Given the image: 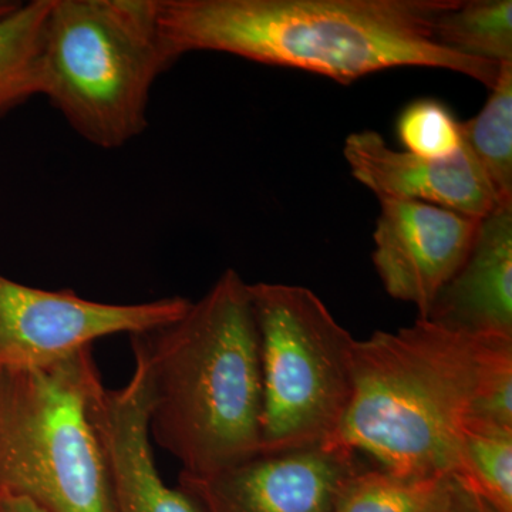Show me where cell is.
Instances as JSON below:
<instances>
[{
  "mask_svg": "<svg viewBox=\"0 0 512 512\" xmlns=\"http://www.w3.org/2000/svg\"><path fill=\"white\" fill-rule=\"evenodd\" d=\"M451 0H158L175 55L228 53L350 84L396 67L456 72L493 89L501 66L436 42Z\"/></svg>",
  "mask_w": 512,
  "mask_h": 512,
  "instance_id": "cell-1",
  "label": "cell"
},
{
  "mask_svg": "<svg viewBox=\"0 0 512 512\" xmlns=\"http://www.w3.org/2000/svg\"><path fill=\"white\" fill-rule=\"evenodd\" d=\"M512 338H485L417 318L356 340L353 392L329 446L413 477L453 476L460 431L476 417Z\"/></svg>",
  "mask_w": 512,
  "mask_h": 512,
  "instance_id": "cell-2",
  "label": "cell"
},
{
  "mask_svg": "<svg viewBox=\"0 0 512 512\" xmlns=\"http://www.w3.org/2000/svg\"><path fill=\"white\" fill-rule=\"evenodd\" d=\"M130 338L146 370L151 436L181 473L210 476L261 453L258 329L235 269L180 318Z\"/></svg>",
  "mask_w": 512,
  "mask_h": 512,
  "instance_id": "cell-3",
  "label": "cell"
},
{
  "mask_svg": "<svg viewBox=\"0 0 512 512\" xmlns=\"http://www.w3.org/2000/svg\"><path fill=\"white\" fill-rule=\"evenodd\" d=\"M178 59L158 0H52L40 96L87 143L116 150L146 131L154 84Z\"/></svg>",
  "mask_w": 512,
  "mask_h": 512,
  "instance_id": "cell-4",
  "label": "cell"
},
{
  "mask_svg": "<svg viewBox=\"0 0 512 512\" xmlns=\"http://www.w3.org/2000/svg\"><path fill=\"white\" fill-rule=\"evenodd\" d=\"M92 348L40 367H0V497L45 512H114L93 403Z\"/></svg>",
  "mask_w": 512,
  "mask_h": 512,
  "instance_id": "cell-5",
  "label": "cell"
},
{
  "mask_svg": "<svg viewBox=\"0 0 512 512\" xmlns=\"http://www.w3.org/2000/svg\"><path fill=\"white\" fill-rule=\"evenodd\" d=\"M259 340L261 453L329 443L353 392L356 339L311 289L249 284Z\"/></svg>",
  "mask_w": 512,
  "mask_h": 512,
  "instance_id": "cell-6",
  "label": "cell"
},
{
  "mask_svg": "<svg viewBox=\"0 0 512 512\" xmlns=\"http://www.w3.org/2000/svg\"><path fill=\"white\" fill-rule=\"evenodd\" d=\"M191 301L173 296L104 303L46 291L0 275V367H40L92 348L96 340L148 332L180 318Z\"/></svg>",
  "mask_w": 512,
  "mask_h": 512,
  "instance_id": "cell-7",
  "label": "cell"
},
{
  "mask_svg": "<svg viewBox=\"0 0 512 512\" xmlns=\"http://www.w3.org/2000/svg\"><path fill=\"white\" fill-rule=\"evenodd\" d=\"M346 448L320 444L259 453L210 476L180 474V485L201 512H336L343 485L362 470Z\"/></svg>",
  "mask_w": 512,
  "mask_h": 512,
  "instance_id": "cell-8",
  "label": "cell"
},
{
  "mask_svg": "<svg viewBox=\"0 0 512 512\" xmlns=\"http://www.w3.org/2000/svg\"><path fill=\"white\" fill-rule=\"evenodd\" d=\"M379 202L372 256L377 275L392 298L426 319L470 252L480 220L424 202Z\"/></svg>",
  "mask_w": 512,
  "mask_h": 512,
  "instance_id": "cell-9",
  "label": "cell"
},
{
  "mask_svg": "<svg viewBox=\"0 0 512 512\" xmlns=\"http://www.w3.org/2000/svg\"><path fill=\"white\" fill-rule=\"evenodd\" d=\"M343 156L355 180L379 201L424 202L477 220L501 205L464 144L454 156L426 158L394 150L379 133L366 130L346 138Z\"/></svg>",
  "mask_w": 512,
  "mask_h": 512,
  "instance_id": "cell-10",
  "label": "cell"
},
{
  "mask_svg": "<svg viewBox=\"0 0 512 512\" xmlns=\"http://www.w3.org/2000/svg\"><path fill=\"white\" fill-rule=\"evenodd\" d=\"M93 419L114 512H201L183 490L168 487L158 473L151 448L147 376L140 360L134 359L126 386L101 387Z\"/></svg>",
  "mask_w": 512,
  "mask_h": 512,
  "instance_id": "cell-11",
  "label": "cell"
},
{
  "mask_svg": "<svg viewBox=\"0 0 512 512\" xmlns=\"http://www.w3.org/2000/svg\"><path fill=\"white\" fill-rule=\"evenodd\" d=\"M485 338H512V204L480 220L470 252L426 318Z\"/></svg>",
  "mask_w": 512,
  "mask_h": 512,
  "instance_id": "cell-12",
  "label": "cell"
},
{
  "mask_svg": "<svg viewBox=\"0 0 512 512\" xmlns=\"http://www.w3.org/2000/svg\"><path fill=\"white\" fill-rule=\"evenodd\" d=\"M52 0L19 3L0 18V114L40 96V62Z\"/></svg>",
  "mask_w": 512,
  "mask_h": 512,
  "instance_id": "cell-13",
  "label": "cell"
},
{
  "mask_svg": "<svg viewBox=\"0 0 512 512\" xmlns=\"http://www.w3.org/2000/svg\"><path fill=\"white\" fill-rule=\"evenodd\" d=\"M437 43L460 55L512 63L511 0H451L434 19Z\"/></svg>",
  "mask_w": 512,
  "mask_h": 512,
  "instance_id": "cell-14",
  "label": "cell"
},
{
  "mask_svg": "<svg viewBox=\"0 0 512 512\" xmlns=\"http://www.w3.org/2000/svg\"><path fill=\"white\" fill-rule=\"evenodd\" d=\"M454 477L500 512H512V427L468 417Z\"/></svg>",
  "mask_w": 512,
  "mask_h": 512,
  "instance_id": "cell-15",
  "label": "cell"
},
{
  "mask_svg": "<svg viewBox=\"0 0 512 512\" xmlns=\"http://www.w3.org/2000/svg\"><path fill=\"white\" fill-rule=\"evenodd\" d=\"M461 131L498 204H512V63L501 64L487 103L473 119L461 121Z\"/></svg>",
  "mask_w": 512,
  "mask_h": 512,
  "instance_id": "cell-16",
  "label": "cell"
},
{
  "mask_svg": "<svg viewBox=\"0 0 512 512\" xmlns=\"http://www.w3.org/2000/svg\"><path fill=\"white\" fill-rule=\"evenodd\" d=\"M447 478L402 476L363 467L343 485L336 512H436Z\"/></svg>",
  "mask_w": 512,
  "mask_h": 512,
  "instance_id": "cell-17",
  "label": "cell"
},
{
  "mask_svg": "<svg viewBox=\"0 0 512 512\" xmlns=\"http://www.w3.org/2000/svg\"><path fill=\"white\" fill-rule=\"evenodd\" d=\"M396 131L404 151L416 156L446 158L463 148L461 121L440 100L419 99L404 107Z\"/></svg>",
  "mask_w": 512,
  "mask_h": 512,
  "instance_id": "cell-18",
  "label": "cell"
},
{
  "mask_svg": "<svg viewBox=\"0 0 512 512\" xmlns=\"http://www.w3.org/2000/svg\"><path fill=\"white\" fill-rule=\"evenodd\" d=\"M436 512H500L484 498L461 483L458 478L448 476L446 490Z\"/></svg>",
  "mask_w": 512,
  "mask_h": 512,
  "instance_id": "cell-19",
  "label": "cell"
},
{
  "mask_svg": "<svg viewBox=\"0 0 512 512\" xmlns=\"http://www.w3.org/2000/svg\"><path fill=\"white\" fill-rule=\"evenodd\" d=\"M0 512H45L32 501L20 497H0Z\"/></svg>",
  "mask_w": 512,
  "mask_h": 512,
  "instance_id": "cell-20",
  "label": "cell"
},
{
  "mask_svg": "<svg viewBox=\"0 0 512 512\" xmlns=\"http://www.w3.org/2000/svg\"><path fill=\"white\" fill-rule=\"evenodd\" d=\"M19 3L20 2H9V0H0V18L9 15L10 12H13V10L18 8Z\"/></svg>",
  "mask_w": 512,
  "mask_h": 512,
  "instance_id": "cell-21",
  "label": "cell"
}]
</instances>
